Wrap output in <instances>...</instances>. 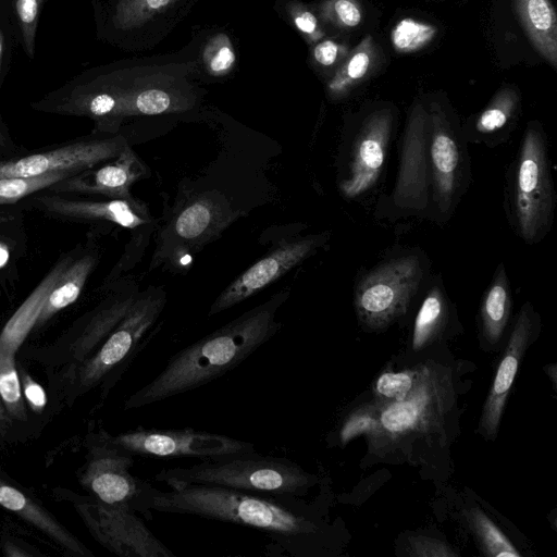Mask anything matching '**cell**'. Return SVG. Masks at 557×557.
Segmentation results:
<instances>
[{
    "label": "cell",
    "mask_w": 557,
    "mask_h": 557,
    "mask_svg": "<svg viewBox=\"0 0 557 557\" xmlns=\"http://www.w3.org/2000/svg\"><path fill=\"white\" fill-rule=\"evenodd\" d=\"M178 0H120L113 14L116 28L128 30L139 27L163 13Z\"/></svg>",
    "instance_id": "1f68e13d"
},
{
    "label": "cell",
    "mask_w": 557,
    "mask_h": 557,
    "mask_svg": "<svg viewBox=\"0 0 557 557\" xmlns=\"http://www.w3.org/2000/svg\"><path fill=\"white\" fill-rule=\"evenodd\" d=\"M104 435L113 445L140 457L206 459L256 449L250 442L191 428H137L116 435Z\"/></svg>",
    "instance_id": "9c48e42d"
},
{
    "label": "cell",
    "mask_w": 557,
    "mask_h": 557,
    "mask_svg": "<svg viewBox=\"0 0 557 557\" xmlns=\"http://www.w3.org/2000/svg\"><path fill=\"white\" fill-rule=\"evenodd\" d=\"M34 202L44 211L65 218L110 222L132 232L152 226L153 218L137 199H109L103 201L74 200L58 195H44Z\"/></svg>",
    "instance_id": "ac0fdd59"
},
{
    "label": "cell",
    "mask_w": 557,
    "mask_h": 557,
    "mask_svg": "<svg viewBox=\"0 0 557 557\" xmlns=\"http://www.w3.org/2000/svg\"><path fill=\"white\" fill-rule=\"evenodd\" d=\"M411 555L414 556H455L456 554L443 542L417 537L411 541Z\"/></svg>",
    "instance_id": "7bdbcfd3"
},
{
    "label": "cell",
    "mask_w": 557,
    "mask_h": 557,
    "mask_svg": "<svg viewBox=\"0 0 557 557\" xmlns=\"http://www.w3.org/2000/svg\"><path fill=\"white\" fill-rule=\"evenodd\" d=\"M429 113L421 100L407 116L392 205L400 213L428 215L430 208Z\"/></svg>",
    "instance_id": "8fae6325"
},
{
    "label": "cell",
    "mask_w": 557,
    "mask_h": 557,
    "mask_svg": "<svg viewBox=\"0 0 557 557\" xmlns=\"http://www.w3.org/2000/svg\"><path fill=\"white\" fill-rule=\"evenodd\" d=\"M126 145V139L121 135L71 143L51 150L0 161V177L64 171L79 173L117 157Z\"/></svg>",
    "instance_id": "5bb4252c"
},
{
    "label": "cell",
    "mask_w": 557,
    "mask_h": 557,
    "mask_svg": "<svg viewBox=\"0 0 557 557\" xmlns=\"http://www.w3.org/2000/svg\"><path fill=\"white\" fill-rule=\"evenodd\" d=\"M89 453L81 476L82 485L101 503L131 507L144 482L129 472L135 456L110 443L104 434Z\"/></svg>",
    "instance_id": "9a60e30c"
},
{
    "label": "cell",
    "mask_w": 557,
    "mask_h": 557,
    "mask_svg": "<svg viewBox=\"0 0 557 557\" xmlns=\"http://www.w3.org/2000/svg\"><path fill=\"white\" fill-rule=\"evenodd\" d=\"M391 108L369 113L350 140L345 170L338 178V189L347 199H356L377 183L394 131Z\"/></svg>",
    "instance_id": "7c38bea8"
},
{
    "label": "cell",
    "mask_w": 557,
    "mask_h": 557,
    "mask_svg": "<svg viewBox=\"0 0 557 557\" xmlns=\"http://www.w3.org/2000/svg\"><path fill=\"white\" fill-rule=\"evenodd\" d=\"M45 0H11L12 17L20 42L29 59L34 58L39 14Z\"/></svg>",
    "instance_id": "836d02e7"
},
{
    "label": "cell",
    "mask_w": 557,
    "mask_h": 557,
    "mask_svg": "<svg viewBox=\"0 0 557 557\" xmlns=\"http://www.w3.org/2000/svg\"><path fill=\"white\" fill-rule=\"evenodd\" d=\"M470 517L472 528L486 555L494 557L520 556L508 539L480 509H473Z\"/></svg>",
    "instance_id": "e575fe53"
},
{
    "label": "cell",
    "mask_w": 557,
    "mask_h": 557,
    "mask_svg": "<svg viewBox=\"0 0 557 557\" xmlns=\"http://www.w3.org/2000/svg\"><path fill=\"white\" fill-rule=\"evenodd\" d=\"M508 216L518 236L529 245L549 233L556 197L547 139L537 122H530L508 177Z\"/></svg>",
    "instance_id": "277c9868"
},
{
    "label": "cell",
    "mask_w": 557,
    "mask_h": 557,
    "mask_svg": "<svg viewBox=\"0 0 557 557\" xmlns=\"http://www.w3.org/2000/svg\"><path fill=\"white\" fill-rule=\"evenodd\" d=\"M145 170L144 163L127 144L117 157L101 163L95 170L90 168L64 178L50 189L134 200L131 187L144 175Z\"/></svg>",
    "instance_id": "2e32d148"
},
{
    "label": "cell",
    "mask_w": 557,
    "mask_h": 557,
    "mask_svg": "<svg viewBox=\"0 0 557 557\" xmlns=\"http://www.w3.org/2000/svg\"><path fill=\"white\" fill-rule=\"evenodd\" d=\"M430 218L445 224L471 181L468 143L438 101L429 103Z\"/></svg>",
    "instance_id": "8992f818"
},
{
    "label": "cell",
    "mask_w": 557,
    "mask_h": 557,
    "mask_svg": "<svg viewBox=\"0 0 557 557\" xmlns=\"http://www.w3.org/2000/svg\"><path fill=\"white\" fill-rule=\"evenodd\" d=\"M320 18L341 29H351L360 25L363 13L357 0H324L319 5Z\"/></svg>",
    "instance_id": "8d00e7d4"
},
{
    "label": "cell",
    "mask_w": 557,
    "mask_h": 557,
    "mask_svg": "<svg viewBox=\"0 0 557 557\" xmlns=\"http://www.w3.org/2000/svg\"><path fill=\"white\" fill-rule=\"evenodd\" d=\"M3 552H4V555L8 556V557H26V556H33V554L24 550L22 547H20L18 545L12 543V542H7L3 546Z\"/></svg>",
    "instance_id": "f6af8a7d"
},
{
    "label": "cell",
    "mask_w": 557,
    "mask_h": 557,
    "mask_svg": "<svg viewBox=\"0 0 557 557\" xmlns=\"http://www.w3.org/2000/svg\"><path fill=\"white\" fill-rule=\"evenodd\" d=\"M379 419L370 411H358L351 414L341 431V441L346 443L354 436L377 428Z\"/></svg>",
    "instance_id": "60d3db41"
},
{
    "label": "cell",
    "mask_w": 557,
    "mask_h": 557,
    "mask_svg": "<svg viewBox=\"0 0 557 557\" xmlns=\"http://www.w3.org/2000/svg\"><path fill=\"white\" fill-rule=\"evenodd\" d=\"M0 399L11 420L25 421L26 408L15 354L0 349Z\"/></svg>",
    "instance_id": "f546056e"
},
{
    "label": "cell",
    "mask_w": 557,
    "mask_h": 557,
    "mask_svg": "<svg viewBox=\"0 0 557 557\" xmlns=\"http://www.w3.org/2000/svg\"><path fill=\"white\" fill-rule=\"evenodd\" d=\"M114 73L127 117L182 112L194 104L195 97L187 87L172 77H148L127 82L122 72Z\"/></svg>",
    "instance_id": "d6986e66"
},
{
    "label": "cell",
    "mask_w": 557,
    "mask_h": 557,
    "mask_svg": "<svg viewBox=\"0 0 557 557\" xmlns=\"http://www.w3.org/2000/svg\"><path fill=\"white\" fill-rule=\"evenodd\" d=\"M203 64L212 76H224L232 71L236 54L230 37L220 33L212 36L202 51Z\"/></svg>",
    "instance_id": "d590c367"
},
{
    "label": "cell",
    "mask_w": 557,
    "mask_h": 557,
    "mask_svg": "<svg viewBox=\"0 0 557 557\" xmlns=\"http://www.w3.org/2000/svg\"><path fill=\"white\" fill-rule=\"evenodd\" d=\"M437 34V28L412 17H404L391 32V42L398 53H413L428 46Z\"/></svg>",
    "instance_id": "d6a6232c"
},
{
    "label": "cell",
    "mask_w": 557,
    "mask_h": 557,
    "mask_svg": "<svg viewBox=\"0 0 557 557\" xmlns=\"http://www.w3.org/2000/svg\"><path fill=\"white\" fill-rule=\"evenodd\" d=\"M519 106V95L512 86H503L482 110L471 126L461 129L468 144L496 147L507 140Z\"/></svg>",
    "instance_id": "7402d4cb"
},
{
    "label": "cell",
    "mask_w": 557,
    "mask_h": 557,
    "mask_svg": "<svg viewBox=\"0 0 557 557\" xmlns=\"http://www.w3.org/2000/svg\"><path fill=\"white\" fill-rule=\"evenodd\" d=\"M138 293L137 288H131L117 294L91 317L71 346L72 357L77 362H84L100 346L124 318Z\"/></svg>",
    "instance_id": "d4e9b609"
},
{
    "label": "cell",
    "mask_w": 557,
    "mask_h": 557,
    "mask_svg": "<svg viewBox=\"0 0 557 557\" xmlns=\"http://www.w3.org/2000/svg\"><path fill=\"white\" fill-rule=\"evenodd\" d=\"M12 24L8 18L0 20V86L8 72L11 44H12Z\"/></svg>",
    "instance_id": "ee69618b"
},
{
    "label": "cell",
    "mask_w": 557,
    "mask_h": 557,
    "mask_svg": "<svg viewBox=\"0 0 557 557\" xmlns=\"http://www.w3.org/2000/svg\"><path fill=\"white\" fill-rule=\"evenodd\" d=\"M329 233L283 240L227 285L209 308L208 317L223 312L258 294L314 255Z\"/></svg>",
    "instance_id": "4fadbf2b"
},
{
    "label": "cell",
    "mask_w": 557,
    "mask_h": 557,
    "mask_svg": "<svg viewBox=\"0 0 557 557\" xmlns=\"http://www.w3.org/2000/svg\"><path fill=\"white\" fill-rule=\"evenodd\" d=\"M290 23L304 36L308 44H317L325 33L318 17L300 0H280Z\"/></svg>",
    "instance_id": "74e56055"
},
{
    "label": "cell",
    "mask_w": 557,
    "mask_h": 557,
    "mask_svg": "<svg viewBox=\"0 0 557 557\" xmlns=\"http://www.w3.org/2000/svg\"><path fill=\"white\" fill-rule=\"evenodd\" d=\"M420 374L418 371L385 372L376 380L374 393L388 401L404 399L414 387Z\"/></svg>",
    "instance_id": "f35d334b"
},
{
    "label": "cell",
    "mask_w": 557,
    "mask_h": 557,
    "mask_svg": "<svg viewBox=\"0 0 557 557\" xmlns=\"http://www.w3.org/2000/svg\"><path fill=\"white\" fill-rule=\"evenodd\" d=\"M521 25L535 50L557 69V15L550 0H513Z\"/></svg>",
    "instance_id": "cb8c5ba5"
},
{
    "label": "cell",
    "mask_w": 557,
    "mask_h": 557,
    "mask_svg": "<svg viewBox=\"0 0 557 557\" xmlns=\"http://www.w3.org/2000/svg\"><path fill=\"white\" fill-rule=\"evenodd\" d=\"M290 295L285 287L262 304L171 356L164 368L125 401L138 409L189 393L248 359L283 327L277 312Z\"/></svg>",
    "instance_id": "7a4b0ae2"
},
{
    "label": "cell",
    "mask_w": 557,
    "mask_h": 557,
    "mask_svg": "<svg viewBox=\"0 0 557 557\" xmlns=\"http://www.w3.org/2000/svg\"><path fill=\"white\" fill-rule=\"evenodd\" d=\"M132 509L151 519L152 512L177 513L226 522L262 533L271 556H305L319 525L300 496L245 492L190 484L162 491L144 480Z\"/></svg>",
    "instance_id": "6da1fadb"
},
{
    "label": "cell",
    "mask_w": 557,
    "mask_h": 557,
    "mask_svg": "<svg viewBox=\"0 0 557 557\" xmlns=\"http://www.w3.org/2000/svg\"><path fill=\"white\" fill-rule=\"evenodd\" d=\"M347 53L348 49L345 45L332 39H325L315 44L312 57L320 66L331 67L341 62Z\"/></svg>",
    "instance_id": "ab89813d"
},
{
    "label": "cell",
    "mask_w": 557,
    "mask_h": 557,
    "mask_svg": "<svg viewBox=\"0 0 557 557\" xmlns=\"http://www.w3.org/2000/svg\"><path fill=\"white\" fill-rule=\"evenodd\" d=\"M376 49L372 36L367 35L345 57V61L329 81L326 90L332 99H343L372 71Z\"/></svg>",
    "instance_id": "83f0119b"
},
{
    "label": "cell",
    "mask_w": 557,
    "mask_h": 557,
    "mask_svg": "<svg viewBox=\"0 0 557 557\" xmlns=\"http://www.w3.org/2000/svg\"><path fill=\"white\" fill-rule=\"evenodd\" d=\"M166 302L161 286H148L139 292L124 318L84 362L78 372V383L90 388L110 375H117L131 363L152 334V327Z\"/></svg>",
    "instance_id": "52a82bcc"
},
{
    "label": "cell",
    "mask_w": 557,
    "mask_h": 557,
    "mask_svg": "<svg viewBox=\"0 0 557 557\" xmlns=\"http://www.w3.org/2000/svg\"><path fill=\"white\" fill-rule=\"evenodd\" d=\"M534 322L533 307L530 302H525L516 319L483 408L481 428L487 435L497 433L505 403L512 387L519 363L531 339Z\"/></svg>",
    "instance_id": "e0dca14e"
},
{
    "label": "cell",
    "mask_w": 557,
    "mask_h": 557,
    "mask_svg": "<svg viewBox=\"0 0 557 557\" xmlns=\"http://www.w3.org/2000/svg\"><path fill=\"white\" fill-rule=\"evenodd\" d=\"M96 264V257L86 255L67 264L49 292L37 325H41L59 311L76 301Z\"/></svg>",
    "instance_id": "4316f807"
},
{
    "label": "cell",
    "mask_w": 557,
    "mask_h": 557,
    "mask_svg": "<svg viewBox=\"0 0 557 557\" xmlns=\"http://www.w3.org/2000/svg\"><path fill=\"white\" fill-rule=\"evenodd\" d=\"M239 212L215 190L190 198L161 232L151 267L158 265L168 251L173 255L196 251L219 237Z\"/></svg>",
    "instance_id": "30bf717a"
},
{
    "label": "cell",
    "mask_w": 557,
    "mask_h": 557,
    "mask_svg": "<svg viewBox=\"0 0 557 557\" xmlns=\"http://www.w3.org/2000/svg\"><path fill=\"white\" fill-rule=\"evenodd\" d=\"M435 396V385L424 371L404 399L387 403L377 418V426L393 435L418 430L434 412Z\"/></svg>",
    "instance_id": "ffe728a7"
},
{
    "label": "cell",
    "mask_w": 557,
    "mask_h": 557,
    "mask_svg": "<svg viewBox=\"0 0 557 557\" xmlns=\"http://www.w3.org/2000/svg\"><path fill=\"white\" fill-rule=\"evenodd\" d=\"M70 261L64 259L57 263L10 318L0 333L1 350L16 354L29 332L37 325L49 292Z\"/></svg>",
    "instance_id": "603a6c76"
},
{
    "label": "cell",
    "mask_w": 557,
    "mask_h": 557,
    "mask_svg": "<svg viewBox=\"0 0 557 557\" xmlns=\"http://www.w3.org/2000/svg\"><path fill=\"white\" fill-rule=\"evenodd\" d=\"M13 143L8 134V131L0 119V150H9L12 148Z\"/></svg>",
    "instance_id": "bcb514c9"
},
{
    "label": "cell",
    "mask_w": 557,
    "mask_h": 557,
    "mask_svg": "<svg viewBox=\"0 0 557 557\" xmlns=\"http://www.w3.org/2000/svg\"><path fill=\"white\" fill-rule=\"evenodd\" d=\"M21 385L24 399L29 408L34 412L40 413L47 404V395L44 387L26 373H23L21 377Z\"/></svg>",
    "instance_id": "b9f144b4"
},
{
    "label": "cell",
    "mask_w": 557,
    "mask_h": 557,
    "mask_svg": "<svg viewBox=\"0 0 557 557\" xmlns=\"http://www.w3.org/2000/svg\"><path fill=\"white\" fill-rule=\"evenodd\" d=\"M426 258L417 251L388 257L358 276L354 305L368 330H383L404 315L426 276Z\"/></svg>",
    "instance_id": "5b68a950"
},
{
    "label": "cell",
    "mask_w": 557,
    "mask_h": 557,
    "mask_svg": "<svg viewBox=\"0 0 557 557\" xmlns=\"http://www.w3.org/2000/svg\"><path fill=\"white\" fill-rule=\"evenodd\" d=\"M511 308V290L506 268L499 263L481 304L482 333L488 344H496L507 325Z\"/></svg>",
    "instance_id": "484cf974"
},
{
    "label": "cell",
    "mask_w": 557,
    "mask_h": 557,
    "mask_svg": "<svg viewBox=\"0 0 557 557\" xmlns=\"http://www.w3.org/2000/svg\"><path fill=\"white\" fill-rule=\"evenodd\" d=\"M75 508L92 537L120 557H175L127 505L79 499Z\"/></svg>",
    "instance_id": "ba28073f"
},
{
    "label": "cell",
    "mask_w": 557,
    "mask_h": 557,
    "mask_svg": "<svg viewBox=\"0 0 557 557\" xmlns=\"http://www.w3.org/2000/svg\"><path fill=\"white\" fill-rule=\"evenodd\" d=\"M448 297L441 277L430 284L416 315L412 347L420 350L431 344L444 326L448 315Z\"/></svg>",
    "instance_id": "f1b7e54d"
},
{
    "label": "cell",
    "mask_w": 557,
    "mask_h": 557,
    "mask_svg": "<svg viewBox=\"0 0 557 557\" xmlns=\"http://www.w3.org/2000/svg\"><path fill=\"white\" fill-rule=\"evenodd\" d=\"M0 506L20 516L69 552L83 557L92 556V553L44 507L1 479Z\"/></svg>",
    "instance_id": "44dd1931"
},
{
    "label": "cell",
    "mask_w": 557,
    "mask_h": 557,
    "mask_svg": "<svg viewBox=\"0 0 557 557\" xmlns=\"http://www.w3.org/2000/svg\"><path fill=\"white\" fill-rule=\"evenodd\" d=\"M76 173L64 171L33 176L0 177V203H14L41 189L50 188L60 181Z\"/></svg>",
    "instance_id": "4dcf8cb0"
},
{
    "label": "cell",
    "mask_w": 557,
    "mask_h": 557,
    "mask_svg": "<svg viewBox=\"0 0 557 557\" xmlns=\"http://www.w3.org/2000/svg\"><path fill=\"white\" fill-rule=\"evenodd\" d=\"M11 418L7 413L2 401L0 399V435L4 434L8 428L11 425Z\"/></svg>",
    "instance_id": "7dc6e473"
},
{
    "label": "cell",
    "mask_w": 557,
    "mask_h": 557,
    "mask_svg": "<svg viewBox=\"0 0 557 557\" xmlns=\"http://www.w3.org/2000/svg\"><path fill=\"white\" fill-rule=\"evenodd\" d=\"M154 479L170 488L203 484L300 497L317 483V478L295 461L264 456L256 449L200 459V462L187 468L163 469Z\"/></svg>",
    "instance_id": "3957f363"
}]
</instances>
